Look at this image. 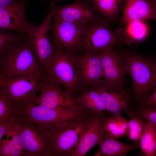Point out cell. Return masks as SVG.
I'll return each mask as SVG.
<instances>
[{
  "instance_id": "cell-23",
  "label": "cell",
  "mask_w": 156,
  "mask_h": 156,
  "mask_svg": "<svg viewBox=\"0 0 156 156\" xmlns=\"http://www.w3.org/2000/svg\"><path fill=\"white\" fill-rule=\"evenodd\" d=\"M128 120L122 115L109 116L104 125L105 132L109 136L118 139L126 135Z\"/></svg>"
},
{
  "instance_id": "cell-17",
  "label": "cell",
  "mask_w": 156,
  "mask_h": 156,
  "mask_svg": "<svg viewBox=\"0 0 156 156\" xmlns=\"http://www.w3.org/2000/svg\"><path fill=\"white\" fill-rule=\"evenodd\" d=\"M118 27L135 21L156 20V9L151 0H126Z\"/></svg>"
},
{
  "instance_id": "cell-27",
  "label": "cell",
  "mask_w": 156,
  "mask_h": 156,
  "mask_svg": "<svg viewBox=\"0 0 156 156\" xmlns=\"http://www.w3.org/2000/svg\"><path fill=\"white\" fill-rule=\"evenodd\" d=\"M147 123L138 114H134L128 120V129L126 136L133 142L139 144Z\"/></svg>"
},
{
  "instance_id": "cell-3",
  "label": "cell",
  "mask_w": 156,
  "mask_h": 156,
  "mask_svg": "<svg viewBox=\"0 0 156 156\" xmlns=\"http://www.w3.org/2000/svg\"><path fill=\"white\" fill-rule=\"evenodd\" d=\"M53 44V53L45 73L46 79L62 86L76 97L83 88L79 79L75 55Z\"/></svg>"
},
{
  "instance_id": "cell-6",
  "label": "cell",
  "mask_w": 156,
  "mask_h": 156,
  "mask_svg": "<svg viewBox=\"0 0 156 156\" xmlns=\"http://www.w3.org/2000/svg\"><path fill=\"white\" fill-rule=\"evenodd\" d=\"M44 80L27 75L0 74V87L4 89L17 112L35 105Z\"/></svg>"
},
{
  "instance_id": "cell-26",
  "label": "cell",
  "mask_w": 156,
  "mask_h": 156,
  "mask_svg": "<svg viewBox=\"0 0 156 156\" xmlns=\"http://www.w3.org/2000/svg\"><path fill=\"white\" fill-rule=\"evenodd\" d=\"M27 37V33H16L0 29V55L17 46Z\"/></svg>"
},
{
  "instance_id": "cell-22",
  "label": "cell",
  "mask_w": 156,
  "mask_h": 156,
  "mask_svg": "<svg viewBox=\"0 0 156 156\" xmlns=\"http://www.w3.org/2000/svg\"><path fill=\"white\" fill-rule=\"evenodd\" d=\"M95 12L108 22L112 24L120 19L126 0H90Z\"/></svg>"
},
{
  "instance_id": "cell-12",
  "label": "cell",
  "mask_w": 156,
  "mask_h": 156,
  "mask_svg": "<svg viewBox=\"0 0 156 156\" xmlns=\"http://www.w3.org/2000/svg\"><path fill=\"white\" fill-rule=\"evenodd\" d=\"M99 94L110 116L122 115L125 113L130 118L135 114L133 97L125 87H108L103 85L95 88Z\"/></svg>"
},
{
  "instance_id": "cell-30",
  "label": "cell",
  "mask_w": 156,
  "mask_h": 156,
  "mask_svg": "<svg viewBox=\"0 0 156 156\" xmlns=\"http://www.w3.org/2000/svg\"><path fill=\"white\" fill-rule=\"evenodd\" d=\"M156 103V86L153 92L147 98L135 108H141L147 105Z\"/></svg>"
},
{
  "instance_id": "cell-8",
  "label": "cell",
  "mask_w": 156,
  "mask_h": 156,
  "mask_svg": "<svg viewBox=\"0 0 156 156\" xmlns=\"http://www.w3.org/2000/svg\"><path fill=\"white\" fill-rule=\"evenodd\" d=\"M53 17V10L50 8L40 25L36 26L30 22L27 31L32 50L45 75L53 51V44L48 35Z\"/></svg>"
},
{
  "instance_id": "cell-4",
  "label": "cell",
  "mask_w": 156,
  "mask_h": 156,
  "mask_svg": "<svg viewBox=\"0 0 156 156\" xmlns=\"http://www.w3.org/2000/svg\"><path fill=\"white\" fill-rule=\"evenodd\" d=\"M0 74L25 75L38 80L46 79L33 52L28 36L17 46L0 55Z\"/></svg>"
},
{
  "instance_id": "cell-21",
  "label": "cell",
  "mask_w": 156,
  "mask_h": 156,
  "mask_svg": "<svg viewBox=\"0 0 156 156\" xmlns=\"http://www.w3.org/2000/svg\"><path fill=\"white\" fill-rule=\"evenodd\" d=\"M99 148L93 156H126L130 151L139 148V144H129L121 142L105 132L99 144Z\"/></svg>"
},
{
  "instance_id": "cell-15",
  "label": "cell",
  "mask_w": 156,
  "mask_h": 156,
  "mask_svg": "<svg viewBox=\"0 0 156 156\" xmlns=\"http://www.w3.org/2000/svg\"><path fill=\"white\" fill-rule=\"evenodd\" d=\"M35 105L54 109L79 106L75 97L70 92L47 79L42 82Z\"/></svg>"
},
{
  "instance_id": "cell-2",
  "label": "cell",
  "mask_w": 156,
  "mask_h": 156,
  "mask_svg": "<svg viewBox=\"0 0 156 156\" xmlns=\"http://www.w3.org/2000/svg\"><path fill=\"white\" fill-rule=\"evenodd\" d=\"M90 116L84 115L45 128L50 134L51 156H73L87 129Z\"/></svg>"
},
{
  "instance_id": "cell-10",
  "label": "cell",
  "mask_w": 156,
  "mask_h": 156,
  "mask_svg": "<svg viewBox=\"0 0 156 156\" xmlns=\"http://www.w3.org/2000/svg\"><path fill=\"white\" fill-rule=\"evenodd\" d=\"M85 26L53 19L49 28V36L53 44L75 55L79 50Z\"/></svg>"
},
{
  "instance_id": "cell-14",
  "label": "cell",
  "mask_w": 156,
  "mask_h": 156,
  "mask_svg": "<svg viewBox=\"0 0 156 156\" xmlns=\"http://www.w3.org/2000/svg\"><path fill=\"white\" fill-rule=\"evenodd\" d=\"M103 84L108 87H125L127 66L121 54L114 46L101 52Z\"/></svg>"
},
{
  "instance_id": "cell-9",
  "label": "cell",
  "mask_w": 156,
  "mask_h": 156,
  "mask_svg": "<svg viewBox=\"0 0 156 156\" xmlns=\"http://www.w3.org/2000/svg\"><path fill=\"white\" fill-rule=\"evenodd\" d=\"M38 126L45 128L55 123L69 120L86 115L79 106L51 108L36 105L24 107L18 112Z\"/></svg>"
},
{
  "instance_id": "cell-5",
  "label": "cell",
  "mask_w": 156,
  "mask_h": 156,
  "mask_svg": "<svg viewBox=\"0 0 156 156\" xmlns=\"http://www.w3.org/2000/svg\"><path fill=\"white\" fill-rule=\"evenodd\" d=\"M109 25L104 19L87 24L79 52L99 53L116 44L121 43L128 45L134 44L124 33L122 27H117L114 32L110 28Z\"/></svg>"
},
{
  "instance_id": "cell-31",
  "label": "cell",
  "mask_w": 156,
  "mask_h": 156,
  "mask_svg": "<svg viewBox=\"0 0 156 156\" xmlns=\"http://www.w3.org/2000/svg\"><path fill=\"white\" fill-rule=\"evenodd\" d=\"M14 117H11L4 122H0V141L2 140L3 136L11 126Z\"/></svg>"
},
{
  "instance_id": "cell-33",
  "label": "cell",
  "mask_w": 156,
  "mask_h": 156,
  "mask_svg": "<svg viewBox=\"0 0 156 156\" xmlns=\"http://www.w3.org/2000/svg\"><path fill=\"white\" fill-rule=\"evenodd\" d=\"M51 1H62L63 0H48Z\"/></svg>"
},
{
  "instance_id": "cell-18",
  "label": "cell",
  "mask_w": 156,
  "mask_h": 156,
  "mask_svg": "<svg viewBox=\"0 0 156 156\" xmlns=\"http://www.w3.org/2000/svg\"><path fill=\"white\" fill-rule=\"evenodd\" d=\"M107 113L90 115L87 129L79 142L73 156H84L95 146L101 143L104 134L105 121Z\"/></svg>"
},
{
  "instance_id": "cell-28",
  "label": "cell",
  "mask_w": 156,
  "mask_h": 156,
  "mask_svg": "<svg viewBox=\"0 0 156 156\" xmlns=\"http://www.w3.org/2000/svg\"><path fill=\"white\" fill-rule=\"evenodd\" d=\"M17 116L16 111L11 104L5 91L0 87V122Z\"/></svg>"
},
{
  "instance_id": "cell-19",
  "label": "cell",
  "mask_w": 156,
  "mask_h": 156,
  "mask_svg": "<svg viewBox=\"0 0 156 156\" xmlns=\"http://www.w3.org/2000/svg\"><path fill=\"white\" fill-rule=\"evenodd\" d=\"M21 126L18 117L15 116L5 135L6 139L0 141V156H23L20 133Z\"/></svg>"
},
{
  "instance_id": "cell-7",
  "label": "cell",
  "mask_w": 156,
  "mask_h": 156,
  "mask_svg": "<svg viewBox=\"0 0 156 156\" xmlns=\"http://www.w3.org/2000/svg\"><path fill=\"white\" fill-rule=\"evenodd\" d=\"M18 117L21 126L20 133L24 156H51L49 132L25 117Z\"/></svg>"
},
{
  "instance_id": "cell-29",
  "label": "cell",
  "mask_w": 156,
  "mask_h": 156,
  "mask_svg": "<svg viewBox=\"0 0 156 156\" xmlns=\"http://www.w3.org/2000/svg\"><path fill=\"white\" fill-rule=\"evenodd\" d=\"M135 114L141 116L146 122L156 126V103L136 109Z\"/></svg>"
},
{
  "instance_id": "cell-34",
  "label": "cell",
  "mask_w": 156,
  "mask_h": 156,
  "mask_svg": "<svg viewBox=\"0 0 156 156\" xmlns=\"http://www.w3.org/2000/svg\"><path fill=\"white\" fill-rule=\"evenodd\" d=\"M154 4H155V7L156 9V0H154Z\"/></svg>"
},
{
  "instance_id": "cell-20",
  "label": "cell",
  "mask_w": 156,
  "mask_h": 156,
  "mask_svg": "<svg viewBox=\"0 0 156 156\" xmlns=\"http://www.w3.org/2000/svg\"><path fill=\"white\" fill-rule=\"evenodd\" d=\"M75 98L78 104L86 115L107 113L99 94L95 88H83Z\"/></svg>"
},
{
  "instance_id": "cell-35",
  "label": "cell",
  "mask_w": 156,
  "mask_h": 156,
  "mask_svg": "<svg viewBox=\"0 0 156 156\" xmlns=\"http://www.w3.org/2000/svg\"><path fill=\"white\" fill-rule=\"evenodd\" d=\"M152 0V1H154V0Z\"/></svg>"
},
{
  "instance_id": "cell-25",
  "label": "cell",
  "mask_w": 156,
  "mask_h": 156,
  "mask_svg": "<svg viewBox=\"0 0 156 156\" xmlns=\"http://www.w3.org/2000/svg\"><path fill=\"white\" fill-rule=\"evenodd\" d=\"M124 26V32L134 44L145 40L150 33V27L146 21H135Z\"/></svg>"
},
{
  "instance_id": "cell-13",
  "label": "cell",
  "mask_w": 156,
  "mask_h": 156,
  "mask_svg": "<svg viewBox=\"0 0 156 156\" xmlns=\"http://www.w3.org/2000/svg\"><path fill=\"white\" fill-rule=\"evenodd\" d=\"M101 52L79 51L75 54L79 79L83 88H95L103 84Z\"/></svg>"
},
{
  "instance_id": "cell-16",
  "label": "cell",
  "mask_w": 156,
  "mask_h": 156,
  "mask_svg": "<svg viewBox=\"0 0 156 156\" xmlns=\"http://www.w3.org/2000/svg\"><path fill=\"white\" fill-rule=\"evenodd\" d=\"M29 1H14L0 8V29L20 33H27L30 22L25 10Z\"/></svg>"
},
{
  "instance_id": "cell-32",
  "label": "cell",
  "mask_w": 156,
  "mask_h": 156,
  "mask_svg": "<svg viewBox=\"0 0 156 156\" xmlns=\"http://www.w3.org/2000/svg\"><path fill=\"white\" fill-rule=\"evenodd\" d=\"M30 0H0V8L8 5L14 2H23Z\"/></svg>"
},
{
  "instance_id": "cell-1",
  "label": "cell",
  "mask_w": 156,
  "mask_h": 156,
  "mask_svg": "<svg viewBox=\"0 0 156 156\" xmlns=\"http://www.w3.org/2000/svg\"><path fill=\"white\" fill-rule=\"evenodd\" d=\"M132 81L133 106L140 105L156 86V57L145 56L121 47L118 51Z\"/></svg>"
},
{
  "instance_id": "cell-24",
  "label": "cell",
  "mask_w": 156,
  "mask_h": 156,
  "mask_svg": "<svg viewBox=\"0 0 156 156\" xmlns=\"http://www.w3.org/2000/svg\"><path fill=\"white\" fill-rule=\"evenodd\" d=\"M139 145L142 156L156 155V126L147 122Z\"/></svg>"
},
{
  "instance_id": "cell-11",
  "label": "cell",
  "mask_w": 156,
  "mask_h": 156,
  "mask_svg": "<svg viewBox=\"0 0 156 156\" xmlns=\"http://www.w3.org/2000/svg\"><path fill=\"white\" fill-rule=\"evenodd\" d=\"M54 12L53 19L86 25L104 19L94 11L90 0H75L67 5L58 6L49 4Z\"/></svg>"
}]
</instances>
